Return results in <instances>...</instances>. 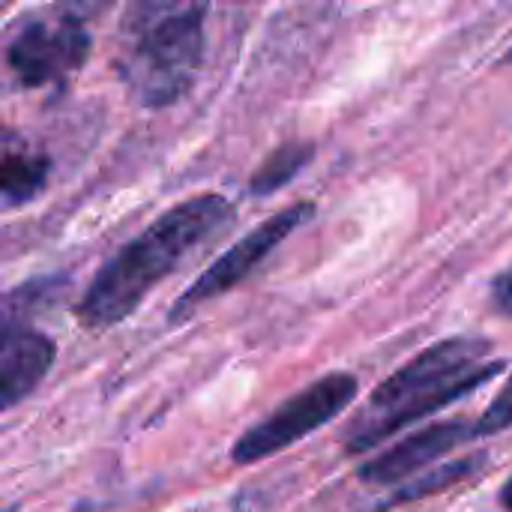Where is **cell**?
<instances>
[{
    "instance_id": "obj_5",
    "label": "cell",
    "mask_w": 512,
    "mask_h": 512,
    "mask_svg": "<svg viewBox=\"0 0 512 512\" xmlns=\"http://www.w3.org/2000/svg\"><path fill=\"white\" fill-rule=\"evenodd\" d=\"M36 285H18L0 297V414L27 399L57 360V342L33 324Z\"/></svg>"
},
{
    "instance_id": "obj_6",
    "label": "cell",
    "mask_w": 512,
    "mask_h": 512,
    "mask_svg": "<svg viewBox=\"0 0 512 512\" xmlns=\"http://www.w3.org/2000/svg\"><path fill=\"white\" fill-rule=\"evenodd\" d=\"M315 216V204L312 201H297L285 210H279L276 216H270L267 222H261L258 228H252L246 237H240L228 252H222L171 306V321H183L189 318L201 303L216 300L222 294H228L234 285H240L282 240H288V234H294L300 225H306Z\"/></svg>"
},
{
    "instance_id": "obj_12",
    "label": "cell",
    "mask_w": 512,
    "mask_h": 512,
    "mask_svg": "<svg viewBox=\"0 0 512 512\" xmlns=\"http://www.w3.org/2000/svg\"><path fill=\"white\" fill-rule=\"evenodd\" d=\"M312 159H315V144L312 141H288V144L276 147L261 162L255 177L249 180V192L252 195H273L276 189L288 186Z\"/></svg>"
},
{
    "instance_id": "obj_14",
    "label": "cell",
    "mask_w": 512,
    "mask_h": 512,
    "mask_svg": "<svg viewBox=\"0 0 512 512\" xmlns=\"http://www.w3.org/2000/svg\"><path fill=\"white\" fill-rule=\"evenodd\" d=\"M492 306L498 315L512 318V264L492 279Z\"/></svg>"
},
{
    "instance_id": "obj_4",
    "label": "cell",
    "mask_w": 512,
    "mask_h": 512,
    "mask_svg": "<svg viewBox=\"0 0 512 512\" xmlns=\"http://www.w3.org/2000/svg\"><path fill=\"white\" fill-rule=\"evenodd\" d=\"M90 45L87 24L66 12L24 24L6 45V66L21 87L60 93L87 63Z\"/></svg>"
},
{
    "instance_id": "obj_1",
    "label": "cell",
    "mask_w": 512,
    "mask_h": 512,
    "mask_svg": "<svg viewBox=\"0 0 512 512\" xmlns=\"http://www.w3.org/2000/svg\"><path fill=\"white\" fill-rule=\"evenodd\" d=\"M231 222L234 204L219 192H201L174 204L96 273L75 306V321L93 333L117 327L162 279L225 234Z\"/></svg>"
},
{
    "instance_id": "obj_15",
    "label": "cell",
    "mask_w": 512,
    "mask_h": 512,
    "mask_svg": "<svg viewBox=\"0 0 512 512\" xmlns=\"http://www.w3.org/2000/svg\"><path fill=\"white\" fill-rule=\"evenodd\" d=\"M498 501H501V507L507 512H512V477L501 486V492H498Z\"/></svg>"
},
{
    "instance_id": "obj_8",
    "label": "cell",
    "mask_w": 512,
    "mask_h": 512,
    "mask_svg": "<svg viewBox=\"0 0 512 512\" xmlns=\"http://www.w3.org/2000/svg\"><path fill=\"white\" fill-rule=\"evenodd\" d=\"M504 369H507L504 360L483 363L480 369L468 372L465 378L450 381V384H441V387H432V390H426V393H417V396H411L408 402H402V405H396V408H390V411H384V414H366V417L351 429V438L345 441V450H348L351 456H360V453L378 447L381 441H387L390 435H396V432H402V429L420 423L423 417H429V414H435V411H441V408H447V405H453V402H459V399H465V396H471V393H477L483 384H489L492 378H498Z\"/></svg>"
},
{
    "instance_id": "obj_3",
    "label": "cell",
    "mask_w": 512,
    "mask_h": 512,
    "mask_svg": "<svg viewBox=\"0 0 512 512\" xmlns=\"http://www.w3.org/2000/svg\"><path fill=\"white\" fill-rule=\"evenodd\" d=\"M357 378L348 372H330L282 402L270 417L255 423L249 432L240 435V441L231 447L234 465H255L264 462L297 441L309 438L321 426L333 423L354 399H357Z\"/></svg>"
},
{
    "instance_id": "obj_10",
    "label": "cell",
    "mask_w": 512,
    "mask_h": 512,
    "mask_svg": "<svg viewBox=\"0 0 512 512\" xmlns=\"http://www.w3.org/2000/svg\"><path fill=\"white\" fill-rule=\"evenodd\" d=\"M48 174V153L21 132L0 126V201L12 207L33 201L48 186Z\"/></svg>"
},
{
    "instance_id": "obj_11",
    "label": "cell",
    "mask_w": 512,
    "mask_h": 512,
    "mask_svg": "<svg viewBox=\"0 0 512 512\" xmlns=\"http://www.w3.org/2000/svg\"><path fill=\"white\" fill-rule=\"evenodd\" d=\"M486 465H489V456H486V453H474V456H465V459H453V462H447V465H441V468H435V471H429V474H423V477H417V480L402 483V486L384 501V507L411 504V501H423V498L441 495V492H447V489H453V486H459V483H465V480L483 474Z\"/></svg>"
},
{
    "instance_id": "obj_9",
    "label": "cell",
    "mask_w": 512,
    "mask_h": 512,
    "mask_svg": "<svg viewBox=\"0 0 512 512\" xmlns=\"http://www.w3.org/2000/svg\"><path fill=\"white\" fill-rule=\"evenodd\" d=\"M468 441H474L471 420H462V417L441 420V423H432V426L396 441V447H390L387 453L369 459L357 471V477L363 483H375V486H399V483H408L417 471L429 468L432 462L459 450Z\"/></svg>"
},
{
    "instance_id": "obj_7",
    "label": "cell",
    "mask_w": 512,
    "mask_h": 512,
    "mask_svg": "<svg viewBox=\"0 0 512 512\" xmlns=\"http://www.w3.org/2000/svg\"><path fill=\"white\" fill-rule=\"evenodd\" d=\"M489 351H492V345L477 336H453V339L429 345L411 363H405L399 372H393L387 381L378 384V390L369 399V414H384V411L408 402L417 393H426L432 387L465 378L468 372H474L486 363Z\"/></svg>"
},
{
    "instance_id": "obj_2",
    "label": "cell",
    "mask_w": 512,
    "mask_h": 512,
    "mask_svg": "<svg viewBox=\"0 0 512 512\" xmlns=\"http://www.w3.org/2000/svg\"><path fill=\"white\" fill-rule=\"evenodd\" d=\"M207 3H132L117 33V75L129 96L150 108L180 102L204 63Z\"/></svg>"
},
{
    "instance_id": "obj_16",
    "label": "cell",
    "mask_w": 512,
    "mask_h": 512,
    "mask_svg": "<svg viewBox=\"0 0 512 512\" xmlns=\"http://www.w3.org/2000/svg\"><path fill=\"white\" fill-rule=\"evenodd\" d=\"M504 60H512V51H510V54H507V57H504Z\"/></svg>"
},
{
    "instance_id": "obj_13",
    "label": "cell",
    "mask_w": 512,
    "mask_h": 512,
    "mask_svg": "<svg viewBox=\"0 0 512 512\" xmlns=\"http://www.w3.org/2000/svg\"><path fill=\"white\" fill-rule=\"evenodd\" d=\"M512 426V372L507 384L498 390V396L492 399V405L483 411L480 420H474V438H489V435H501Z\"/></svg>"
}]
</instances>
